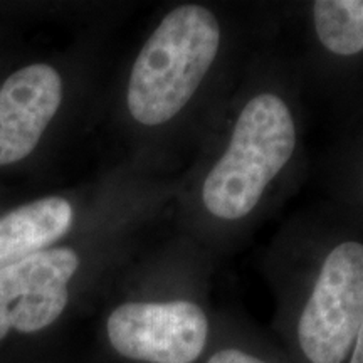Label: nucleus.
Returning <instances> with one entry per match:
<instances>
[{
  "label": "nucleus",
  "instance_id": "obj_5",
  "mask_svg": "<svg viewBox=\"0 0 363 363\" xmlns=\"http://www.w3.org/2000/svg\"><path fill=\"white\" fill-rule=\"evenodd\" d=\"M78 266V254L57 247L0 269V340L11 330L35 333L52 325L67 305Z\"/></svg>",
  "mask_w": 363,
  "mask_h": 363
},
{
  "label": "nucleus",
  "instance_id": "obj_6",
  "mask_svg": "<svg viewBox=\"0 0 363 363\" xmlns=\"http://www.w3.org/2000/svg\"><path fill=\"white\" fill-rule=\"evenodd\" d=\"M62 99L59 72L33 65L13 72L0 88V167L29 155Z\"/></svg>",
  "mask_w": 363,
  "mask_h": 363
},
{
  "label": "nucleus",
  "instance_id": "obj_3",
  "mask_svg": "<svg viewBox=\"0 0 363 363\" xmlns=\"http://www.w3.org/2000/svg\"><path fill=\"white\" fill-rule=\"evenodd\" d=\"M363 321V244H338L325 257L298 323V342L311 363H342Z\"/></svg>",
  "mask_w": 363,
  "mask_h": 363
},
{
  "label": "nucleus",
  "instance_id": "obj_4",
  "mask_svg": "<svg viewBox=\"0 0 363 363\" xmlns=\"http://www.w3.org/2000/svg\"><path fill=\"white\" fill-rule=\"evenodd\" d=\"M106 328L120 355L148 363H194L208 338L206 313L192 301L125 303Z\"/></svg>",
  "mask_w": 363,
  "mask_h": 363
},
{
  "label": "nucleus",
  "instance_id": "obj_1",
  "mask_svg": "<svg viewBox=\"0 0 363 363\" xmlns=\"http://www.w3.org/2000/svg\"><path fill=\"white\" fill-rule=\"evenodd\" d=\"M220 48V26L207 7H175L136 57L128 83V110L138 123L174 120L197 93Z\"/></svg>",
  "mask_w": 363,
  "mask_h": 363
},
{
  "label": "nucleus",
  "instance_id": "obj_9",
  "mask_svg": "<svg viewBox=\"0 0 363 363\" xmlns=\"http://www.w3.org/2000/svg\"><path fill=\"white\" fill-rule=\"evenodd\" d=\"M207 363H267L261 358L249 355L246 352L235 350V348H225L214 353Z\"/></svg>",
  "mask_w": 363,
  "mask_h": 363
},
{
  "label": "nucleus",
  "instance_id": "obj_7",
  "mask_svg": "<svg viewBox=\"0 0 363 363\" xmlns=\"http://www.w3.org/2000/svg\"><path fill=\"white\" fill-rule=\"evenodd\" d=\"M71 225L72 207L61 197L40 199L9 212L0 219V269L45 251Z\"/></svg>",
  "mask_w": 363,
  "mask_h": 363
},
{
  "label": "nucleus",
  "instance_id": "obj_2",
  "mask_svg": "<svg viewBox=\"0 0 363 363\" xmlns=\"http://www.w3.org/2000/svg\"><path fill=\"white\" fill-rule=\"evenodd\" d=\"M296 140V123L283 98L259 93L249 99L224 153L202 185L208 214L220 220H239L251 214L291 160Z\"/></svg>",
  "mask_w": 363,
  "mask_h": 363
},
{
  "label": "nucleus",
  "instance_id": "obj_10",
  "mask_svg": "<svg viewBox=\"0 0 363 363\" xmlns=\"http://www.w3.org/2000/svg\"><path fill=\"white\" fill-rule=\"evenodd\" d=\"M350 363H363V321L360 326V331H358L355 345H353V355Z\"/></svg>",
  "mask_w": 363,
  "mask_h": 363
},
{
  "label": "nucleus",
  "instance_id": "obj_8",
  "mask_svg": "<svg viewBox=\"0 0 363 363\" xmlns=\"http://www.w3.org/2000/svg\"><path fill=\"white\" fill-rule=\"evenodd\" d=\"M313 24L326 51L337 56L363 51V0H316Z\"/></svg>",
  "mask_w": 363,
  "mask_h": 363
}]
</instances>
